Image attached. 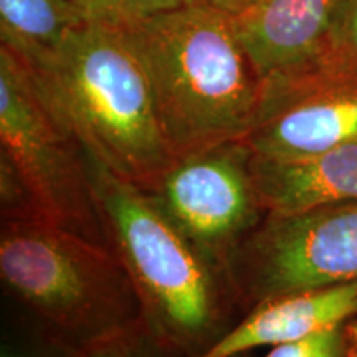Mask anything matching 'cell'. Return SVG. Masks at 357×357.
<instances>
[{
	"instance_id": "cell-15",
	"label": "cell",
	"mask_w": 357,
	"mask_h": 357,
	"mask_svg": "<svg viewBox=\"0 0 357 357\" xmlns=\"http://www.w3.org/2000/svg\"><path fill=\"white\" fill-rule=\"evenodd\" d=\"M84 24L118 26L158 13L197 3L199 0H71Z\"/></svg>"
},
{
	"instance_id": "cell-8",
	"label": "cell",
	"mask_w": 357,
	"mask_h": 357,
	"mask_svg": "<svg viewBox=\"0 0 357 357\" xmlns=\"http://www.w3.org/2000/svg\"><path fill=\"white\" fill-rule=\"evenodd\" d=\"M357 139V63L341 45L263 79L260 113L242 139L258 158L296 159Z\"/></svg>"
},
{
	"instance_id": "cell-18",
	"label": "cell",
	"mask_w": 357,
	"mask_h": 357,
	"mask_svg": "<svg viewBox=\"0 0 357 357\" xmlns=\"http://www.w3.org/2000/svg\"><path fill=\"white\" fill-rule=\"evenodd\" d=\"M199 2L215 8V10L225 13V15L234 19V17L248 10L252 6H255L258 0H199Z\"/></svg>"
},
{
	"instance_id": "cell-2",
	"label": "cell",
	"mask_w": 357,
	"mask_h": 357,
	"mask_svg": "<svg viewBox=\"0 0 357 357\" xmlns=\"http://www.w3.org/2000/svg\"><path fill=\"white\" fill-rule=\"evenodd\" d=\"M89 174L109 250L126 268L146 324L181 357L211 351L245 316L229 266L91 155Z\"/></svg>"
},
{
	"instance_id": "cell-12",
	"label": "cell",
	"mask_w": 357,
	"mask_h": 357,
	"mask_svg": "<svg viewBox=\"0 0 357 357\" xmlns=\"http://www.w3.org/2000/svg\"><path fill=\"white\" fill-rule=\"evenodd\" d=\"M82 25L83 17L71 0H0L2 45L30 66L55 55Z\"/></svg>"
},
{
	"instance_id": "cell-6",
	"label": "cell",
	"mask_w": 357,
	"mask_h": 357,
	"mask_svg": "<svg viewBox=\"0 0 357 357\" xmlns=\"http://www.w3.org/2000/svg\"><path fill=\"white\" fill-rule=\"evenodd\" d=\"M229 271L245 312L284 293L357 281V202L268 213Z\"/></svg>"
},
{
	"instance_id": "cell-14",
	"label": "cell",
	"mask_w": 357,
	"mask_h": 357,
	"mask_svg": "<svg viewBox=\"0 0 357 357\" xmlns=\"http://www.w3.org/2000/svg\"><path fill=\"white\" fill-rule=\"evenodd\" d=\"M265 357H357V318L273 346Z\"/></svg>"
},
{
	"instance_id": "cell-9",
	"label": "cell",
	"mask_w": 357,
	"mask_h": 357,
	"mask_svg": "<svg viewBox=\"0 0 357 357\" xmlns=\"http://www.w3.org/2000/svg\"><path fill=\"white\" fill-rule=\"evenodd\" d=\"M347 0H258L234 17L235 32L263 79L316 60L337 45Z\"/></svg>"
},
{
	"instance_id": "cell-17",
	"label": "cell",
	"mask_w": 357,
	"mask_h": 357,
	"mask_svg": "<svg viewBox=\"0 0 357 357\" xmlns=\"http://www.w3.org/2000/svg\"><path fill=\"white\" fill-rule=\"evenodd\" d=\"M337 42L357 63V0H347L337 29Z\"/></svg>"
},
{
	"instance_id": "cell-4",
	"label": "cell",
	"mask_w": 357,
	"mask_h": 357,
	"mask_svg": "<svg viewBox=\"0 0 357 357\" xmlns=\"http://www.w3.org/2000/svg\"><path fill=\"white\" fill-rule=\"evenodd\" d=\"M0 276L33 328L70 351L144 319L119 258L50 222H2Z\"/></svg>"
},
{
	"instance_id": "cell-3",
	"label": "cell",
	"mask_w": 357,
	"mask_h": 357,
	"mask_svg": "<svg viewBox=\"0 0 357 357\" xmlns=\"http://www.w3.org/2000/svg\"><path fill=\"white\" fill-rule=\"evenodd\" d=\"M26 66L93 159L137 189H155L176 158L144 70L119 30L84 24L47 61Z\"/></svg>"
},
{
	"instance_id": "cell-13",
	"label": "cell",
	"mask_w": 357,
	"mask_h": 357,
	"mask_svg": "<svg viewBox=\"0 0 357 357\" xmlns=\"http://www.w3.org/2000/svg\"><path fill=\"white\" fill-rule=\"evenodd\" d=\"M68 357H181L146 321L98 341L71 349Z\"/></svg>"
},
{
	"instance_id": "cell-16",
	"label": "cell",
	"mask_w": 357,
	"mask_h": 357,
	"mask_svg": "<svg viewBox=\"0 0 357 357\" xmlns=\"http://www.w3.org/2000/svg\"><path fill=\"white\" fill-rule=\"evenodd\" d=\"M70 349L47 337L35 329L33 337L12 339L6 337L2 341L0 357H68Z\"/></svg>"
},
{
	"instance_id": "cell-10",
	"label": "cell",
	"mask_w": 357,
	"mask_h": 357,
	"mask_svg": "<svg viewBox=\"0 0 357 357\" xmlns=\"http://www.w3.org/2000/svg\"><path fill=\"white\" fill-rule=\"evenodd\" d=\"M357 318V281L284 293L260 301L211 351L199 357H238Z\"/></svg>"
},
{
	"instance_id": "cell-11",
	"label": "cell",
	"mask_w": 357,
	"mask_h": 357,
	"mask_svg": "<svg viewBox=\"0 0 357 357\" xmlns=\"http://www.w3.org/2000/svg\"><path fill=\"white\" fill-rule=\"evenodd\" d=\"M253 177L268 213L357 202V139L306 158L265 159L255 154Z\"/></svg>"
},
{
	"instance_id": "cell-5",
	"label": "cell",
	"mask_w": 357,
	"mask_h": 357,
	"mask_svg": "<svg viewBox=\"0 0 357 357\" xmlns=\"http://www.w3.org/2000/svg\"><path fill=\"white\" fill-rule=\"evenodd\" d=\"M0 154L19 172L45 222L109 248L86 149L32 70L3 45Z\"/></svg>"
},
{
	"instance_id": "cell-7",
	"label": "cell",
	"mask_w": 357,
	"mask_h": 357,
	"mask_svg": "<svg viewBox=\"0 0 357 357\" xmlns=\"http://www.w3.org/2000/svg\"><path fill=\"white\" fill-rule=\"evenodd\" d=\"M253 155L243 141H229L178 158L146 194L192 243L229 266L268 215L253 177Z\"/></svg>"
},
{
	"instance_id": "cell-1",
	"label": "cell",
	"mask_w": 357,
	"mask_h": 357,
	"mask_svg": "<svg viewBox=\"0 0 357 357\" xmlns=\"http://www.w3.org/2000/svg\"><path fill=\"white\" fill-rule=\"evenodd\" d=\"M113 29L144 70L174 158L248 136L263 78L231 17L197 2Z\"/></svg>"
}]
</instances>
